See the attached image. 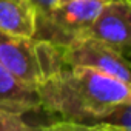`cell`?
Returning <instances> with one entry per match:
<instances>
[{
	"label": "cell",
	"mask_w": 131,
	"mask_h": 131,
	"mask_svg": "<svg viewBox=\"0 0 131 131\" xmlns=\"http://www.w3.org/2000/svg\"><path fill=\"white\" fill-rule=\"evenodd\" d=\"M37 94L40 110L82 123H108L114 108L131 103L129 83L82 67H63L37 88Z\"/></svg>",
	"instance_id": "cell-1"
},
{
	"label": "cell",
	"mask_w": 131,
	"mask_h": 131,
	"mask_svg": "<svg viewBox=\"0 0 131 131\" xmlns=\"http://www.w3.org/2000/svg\"><path fill=\"white\" fill-rule=\"evenodd\" d=\"M0 63L17 80L34 90L65 67L60 46L3 31H0Z\"/></svg>",
	"instance_id": "cell-2"
},
{
	"label": "cell",
	"mask_w": 131,
	"mask_h": 131,
	"mask_svg": "<svg viewBox=\"0 0 131 131\" xmlns=\"http://www.w3.org/2000/svg\"><path fill=\"white\" fill-rule=\"evenodd\" d=\"M105 3L103 0L62 2L51 11L36 17L32 37L65 48L73 40L83 36Z\"/></svg>",
	"instance_id": "cell-3"
},
{
	"label": "cell",
	"mask_w": 131,
	"mask_h": 131,
	"mask_svg": "<svg viewBox=\"0 0 131 131\" xmlns=\"http://www.w3.org/2000/svg\"><path fill=\"white\" fill-rule=\"evenodd\" d=\"M62 59L65 67L90 68L129 83L128 59L97 39L82 36L73 40L62 48Z\"/></svg>",
	"instance_id": "cell-4"
},
{
	"label": "cell",
	"mask_w": 131,
	"mask_h": 131,
	"mask_svg": "<svg viewBox=\"0 0 131 131\" xmlns=\"http://www.w3.org/2000/svg\"><path fill=\"white\" fill-rule=\"evenodd\" d=\"M83 36L103 42L128 59L131 49V0L106 2Z\"/></svg>",
	"instance_id": "cell-5"
},
{
	"label": "cell",
	"mask_w": 131,
	"mask_h": 131,
	"mask_svg": "<svg viewBox=\"0 0 131 131\" xmlns=\"http://www.w3.org/2000/svg\"><path fill=\"white\" fill-rule=\"evenodd\" d=\"M0 110L16 116H25L40 110L37 90L17 80L2 63H0Z\"/></svg>",
	"instance_id": "cell-6"
},
{
	"label": "cell",
	"mask_w": 131,
	"mask_h": 131,
	"mask_svg": "<svg viewBox=\"0 0 131 131\" xmlns=\"http://www.w3.org/2000/svg\"><path fill=\"white\" fill-rule=\"evenodd\" d=\"M36 13L29 0H0V31L32 37Z\"/></svg>",
	"instance_id": "cell-7"
},
{
	"label": "cell",
	"mask_w": 131,
	"mask_h": 131,
	"mask_svg": "<svg viewBox=\"0 0 131 131\" xmlns=\"http://www.w3.org/2000/svg\"><path fill=\"white\" fill-rule=\"evenodd\" d=\"M8 131H49V129L46 128V125H31L23 119V116L14 114L11 117Z\"/></svg>",
	"instance_id": "cell-8"
},
{
	"label": "cell",
	"mask_w": 131,
	"mask_h": 131,
	"mask_svg": "<svg viewBox=\"0 0 131 131\" xmlns=\"http://www.w3.org/2000/svg\"><path fill=\"white\" fill-rule=\"evenodd\" d=\"M29 3L32 5L36 17H37V16H42V14L51 11L54 6H57L60 3V0H29Z\"/></svg>",
	"instance_id": "cell-9"
},
{
	"label": "cell",
	"mask_w": 131,
	"mask_h": 131,
	"mask_svg": "<svg viewBox=\"0 0 131 131\" xmlns=\"http://www.w3.org/2000/svg\"><path fill=\"white\" fill-rule=\"evenodd\" d=\"M14 114H9L3 110H0V131H8L9 128V122H11V117Z\"/></svg>",
	"instance_id": "cell-10"
}]
</instances>
